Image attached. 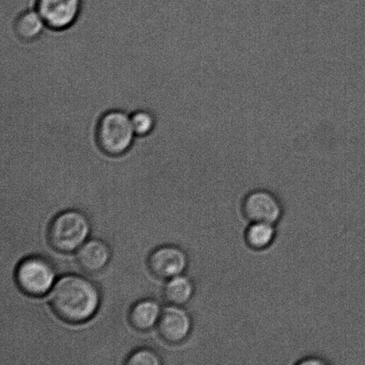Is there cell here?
Listing matches in <instances>:
<instances>
[{
  "label": "cell",
  "mask_w": 365,
  "mask_h": 365,
  "mask_svg": "<svg viewBox=\"0 0 365 365\" xmlns=\"http://www.w3.org/2000/svg\"><path fill=\"white\" fill-rule=\"evenodd\" d=\"M157 327L164 341L178 345L185 341L191 334L192 320L182 307L170 305L163 311Z\"/></svg>",
  "instance_id": "8"
},
{
  "label": "cell",
  "mask_w": 365,
  "mask_h": 365,
  "mask_svg": "<svg viewBox=\"0 0 365 365\" xmlns=\"http://www.w3.org/2000/svg\"><path fill=\"white\" fill-rule=\"evenodd\" d=\"M241 210L249 223L259 222L277 225L284 214L282 200L274 192L264 188L247 192L242 200Z\"/></svg>",
  "instance_id": "5"
},
{
  "label": "cell",
  "mask_w": 365,
  "mask_h": 365,
  "mask_svg": "<svg viewBox=\"0 0 365 365\" xmlns=\"http://www.w3.org/2000/svg\"><path fill=\"white\" fill-rule=\"evenodd\" d=\"M46 27L37 10H26L21 13L14 21V31L24 41H35L41 37Z\"/></svg>",
  "instance_id": "12"
},
{
  "label": "cell",
  "mask_w": 365,
  "mask_h": 365,
  "mask_svg": "<svg viewBox=\"0 0 365 365\" xmlns=\"http://www.w3.org/2000/svg\"><path fill=\"white\" fill-rule=\"evenodd\" d=\"M83 0H36L35 9L46 27L53 31L67 30L80 16Z\"/></svg>",
  "instance_id": "6"
},
{
  "label": "cell",
  "mask_w": 365,
  "mask_h": 365,
  "mask_svg": "<svg viewBox=\"0 0 365 365\" xmlns=\"http://www.w3.org/2000/svg\"><path fill=\"white\" fill-rule=\"evenodd\" d=\"M277 236V225L252 222L246 227L243 239L250 250L254 252H264L274 245Z\"/></svg>",
  "instance_id": "11"
},
{
  "label": "cell",
  "mask_w": 365,
  "mask_h": 365,
  "mask_svg": "<svg viewBox=\"0 0 365 365\" xmlns=\"http://www.w3.org/2000/svg\"><path fill=\"white\" fill-rule=\"evenodd\" d=\"M135 137L131 117L123 110H109L103 114L96 127V142L102 152L110 156L126 153Z\"/></svg>",
  "instance_id": "3"
},
{
  "label": "cell",
  "mask_w": 365,
  "mask_h": 365,
  "mask_svg": "<svg viewBox=\"0 0 365 365\" xmlns=\"http://www.w3.org/2000/svg\"><path fill=\"white\" fill-rule=\"evenodd\" d=\"M91 222L81 211L70 210L56 215L50 223L48 239L56 252L70 253L81 248L91 234Z\"/></svg>",
  "instance_id": "2"
},
{
  "label": "cell",
  "mask_w": 365,
  "mask_h": 365,
  "mask_svg": "<svg viewBox=\"0 0 365 365\" xmlns=\"http://www.w3.org/2000/svg\"><path fill=\"white\" fill-rule=\"evenodd\" d=\"M110 250L102 240H89L77 250L76 259L78 267L86 273L96 274L105 269L109 264Z\"/></svg>",
  "instance_id": "9"
},
{
  "label": "cell",
  "mask_w": 365,
  "mask_h": 365,
  "mask_svg": "<svg viewBox=\"0 0 365 365\" xmlns=\"http://www.w3.org/2000/svg\"><path fill=\"white\" fill-rule=\"evenodd\" d=\"M56 278L55 267L43 257H29L16 267V284L29 296L41 297L51 292Z\"/></svg>",
  "instance_id": "4"
},
{
  "label": "cell",
  "mask_w": 365,
  "mask_h": 365,
  "mask_svg": "<svg viewBox=\"0 0 365 365\" xmlns=\"http://www.w3.org/2000/svg\"><path fill=\"white\" fill-rule=\"evenodd\" d=\"M327 364H329L327 360L316 356L304 357L296 363L297 365H325Z\"/></svg>",
  "instance_id": "16"
},
{
  "label": "cell",
  "mask_w": 365,
  "mask_h": 365,
  "mask_svg": "<svg viewBox=\"0 0 365 365\" xmlns=\"http://www.w3.org/2000/svg\"><path fill=\"white\" fill-rule=\"evenodd\" d=\"M163 363L159 354L150 349L135 350L128 356L125 364L130 365H159Z\"/></svg>",
  "instance_id": "15"
},
{
  "label": "cell",
  "mask_w": 365,
  "mask_h": 365,
  "mask_svg": "<svg viewBox=\"0 0 365 365\" xmlns=\"http://www.w3.org/2000/svg\"><path fill=\"white\" fill-rule=\"evenodd\" d=\"M53 312L68 324H82L95 316L101 304L98 286L77 274L61 277L49 292Z\"/></svg>",
  "instance_id": "1"
},
{
  "label": "cell",
  "mask_w": 365,
  "mask_h": 365,
  "mask_svg": "<svg viewBox=\"0 0 365 365\" xmlns=\"http://www.w3.org/2000/svg\"><path fill=\"white\" fill-rule=\"evenodd\" d=\"M188 256L184 250L174 245L159 247L150 254L148 266L151 274L163 280L184 274L188 267Z\"/></svg>",
  "instance_id": "7"
},
{
  "label": "cell",
  "mask_w": 365,
  "mask_h": 365,
  "mask_svg": "<svg viewBox=\"0 0 365 365\" xmlns=\"http://www.w3.org/2000/svg\"><path fill=\"white\" fill-rule=\"evenodd\" d=\"M131 123L134 130L139 137H146L155 130L156 120L155 115L149 110H139L132 114Z\"/></svg>",
  "instance_id": "14"
},
{
  "label": "cell",
  "mask_w": 365,
  "mask_h": 365,
  "mask_svg": "<svg viewBox=\"0 0 365 365\" xmlns=\"http://www.w3.org/2000/svg\"><path fill=\"white\" fill-rule=\"evenodd\" d=\"M163 310L155 299H142L131 307L130 322L138 331H149L158 324Z\"/></svg>",
  "instance_id": "10"
},
{
  "label": "cell",
  "mask_w": 365,
  "mask_h": 365,
  "mask_svg": "<svg viewBox=\"0 0 365 365\" xmlns=\"http://www.w3.org/2000/svg\"><path fill=\"white\" fill-rule=\"evenodd\" d=\"M195 292V284L191 279L180 274L168 280L163 295L170 305L182 307L192 299Z\"/></svg>",
  "instance_id": "13"
}]
</instances>
